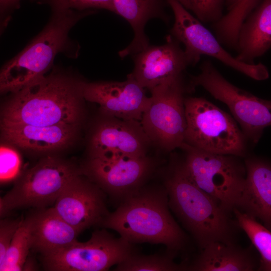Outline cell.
<instances>
[{"label":"cell","mask_w":271,"mask_h":271,"mask_svg":"<svg viewBox=\"0 0 271 271\" xmlns=\"http://www.w3.org/2000/svg\"><path fill=\"white\" fill-rule=\"evenodd\" d=\"M82 80L70 70L53 67L50 73L11 93L0 112V126H80L84 116Z\"/></svg>","instance_id":"cell-1"},{"label":"cell","mask_w":271,"mask_h":271,"mask_svg":"<svg viewBox=\"0 0 271 271\" xmlns=\"http://www.w3.org/2000/svg\"><path fill=\"white\" fill-rule=\"evenodd\" d=\"M160 173L169 207L200 249L214 241L236 242L240 228L236 220L196 184L183 158H172Z\"/></svg>","instance_id":"cell-2"},{"label":"cell","mask_w":271,"mask_h":271,"mask_svg":"<svg viewBox=\"0 0 271 271\" xmlns=\"http://www.w3.org/2000/svg\"><path fill=\"white\" fill-rule=\"evenodd\" d=\"M101 225L116 231L132 244H163L177 252L185 248L187 235L171 215L163 184H145L120 202Z\"/></svg>","instance_id":"cell-3"},{"label":"cell","mask_w":271,"mask_h":271,"mask_svg":"<svg viewBox=\"0 0 271 271\" xmlns=\"http://www.w3.org/2000/svg\"><path fill=\"white\" fill-rule=\"evenodd\" d=\"M94 13L92 10L51 8L44 29L0 69V95L16 92L45 75L59 53L76 58L80 46L69 33L79 21Z\"/></svg>","instance_id":"cell-4"},{"label":"cell","mask_w":271,"mask_h":271,"mask_svg":"<svg viewBox=\"0 0 271 271\" xmlns=\"http://www.w3.org/2000/svg\"><path fill=\"white\" fill-rule=\"evenodd\" d=\"M184 143L207 152L244 158L247 140L233 117L203 97H185Z\"/></svg>","instance_id":"cell-5"},{"label":"cell","mask_w":271,"mask_h":271,"mask_svg":"<svg viewBox=\"0 0 271 271\" xmlns=\"http://www.w3.org/2000/svg\"><path fill=\"white\" fill-rule=\"evenodd\" d=\"M179 148L184 153V162L196 184L230 215L246 177L244 158L207 152L184 143Z\"/></svg>","instance_id":"cell-6"},{"label":"cell","mask_w":271,"mask_h":271,"mask_svg":"<svg viewBox=\"0 0 271 271\" xmlns=\"http://www.w3.org/2000/svg\"><path fill=\"white\" fill-rule=\"evenodd\" d=\"M200 73L191 76L188 87L192 92L201 86L225 104L246 138L253 144L259 141L271 124V102L240 89L224 78L209 60L200 66Z\"/></svg>","instance_id":"cell-7"},{"label":"cell","mask_w":271,"mask_h":271,"mask_svg":"<svg viewBox=\"0 0 271 271\" xmlns=\"http://www.w3.org/2000/svg\"><path fill=\"white\" fill-rule=\"evenodd\" d=\"M148 106L140 120L151 145L165 152L179 148L186 128L184 94L189 92L182 75L150 91Z\"/></svg>","instance_id":"cell-8"},{"label":"cell","mask_w":271,"mask_h":271,"mask_svg":"<svg viewBox=\"0 0 271 271\" xmlns=\"http://www.w3.org/2000/svg\"><path fill=\"white\" fill-rule=\"evenodd\" d=\"M81 173L74 165L48 156L27 170L3 198V215L26 207L45 208L54 204L68 182Z\"/></svg>","instance_id":"cell-9"},{"label":"cell","mask_w":271,"mask_h":271,"mask_svg":"<svg viewBox=\"0 0 271 271\" xmlns=\"http://www.w3.org/2000/svg\"><path fill=\"white\" fill-rule=\"evenodd\" d=\"M174 15L171 35L184 46L189 65H194L202 55L218 59L225 65L258 81L268 78L269 72L261 63L246 64L226 51L217 38L177 0H166Z\"/></svg>","instance_id":"cell-10"},{"label":"cell","mask_w":271,"mask_h":271,"mask_svg":"<svg viewBox=\"0 0 271 271\" xmlns=\"http://www.w3.org/2000/svg\"><path fill=\"white\" fill-rule=\"evenodd\" d=\"M134 250L132 244L105 229L93 232L84 242L42 255L44 268L50 271H104L124 260Z\"/></svg>","instance_id":"cell-11"},{"label":"cell","mask_w":271,"mask_h":271,"mask_svg":"<svg viewBox=\"0 0 271 271\" xmlns=\"http://www.w3.org/2000/svg\"><path fill=\"white\" fill-rule=\"evenodd\" d=\"M159 165L148 155L132 157L106 154L89 157L81 173L120 202L145 185Z\"/></svg>","instance_id":"cell-12"},{"label":"cell","mask_w":271,"mask_h":271,"mask_svg":"<svg viewBox=\"0 0 271 271\" xmlns=\"http://www.w3.org/2000/svg\"><path fill=\"white\" fill-rule=\"evenodd\" d=\"M52 207L80 233L93 225H101L110 213L104 192L81 173L68 182Z\"/></svg>","instance_id":"cell-13"},{"label":"cell","mask_w":271,"mask_h":271,"mask_svg":"<svg viewBox=\"0 0 271 271\" xmlns=\"http://www.w3.org/2000/svg\"><path fill=\"white\" fill-rule=\"evenodd\" d=\"M100 113L89 141V157L106 154L132 157L148 155L151 144L140 121Z\"/></svg>","instance_id":"cell-14"},{"label":"cell","mask_w":271,"mask_h":271,"mask_svg":"<svg viewBox=\"0 0 271 271\" xmlns=\"http://www.w3.org/2000/svg\"><path fill=\"white\" fill-rule=\"evenodd\" d=\"M80 88L84 100L98 104L100 112L121 119L140 121L149 104L145 89L129 75L121 82L82 80Z\"/></svg>","instance_id":"cell-15"},{"label":"cell","mask_w":271,"mask_h":271,"mask_svg":"<svg viewBox=\"0 0 271 271\" xmlns=\"http://www.w3.org/2000/svg\"><path fill=\"white\" fill-rule=\"evenodd\" d=\"M133 55L134 68L128 74L150 91L182 75L189 65L184 49L172 36L160 46H150Z\"/></svg>","instance_id":"cell-16"},{"label":"cell","mask_w":271,"mask_h":271,"mask_svg":"<svg viewBox=\"0 0 271 271\" xmlns=\"http://www.w3.org/2000/svg\"><path fill=\"white\" fill-rule=\"evenodd\" d=\"M80 126L57 124L37 126L16 124L0 126L1 139L35 153H50L65 149L76 141Z\"/></svg>","instance_id":"cell-17"},{"label":"cell","mask_w":271,"mask_h":271,"mask_svg":"<svg viewBox=\"0 0 271 271\" xmlns=\"http://www.w3.org/2000/svg\"><path fill=\"white\" fill-rule=\"evenodd\" d=\"M246 177L234 207L271 228V166L257 157L244 158Z\"/></svg>","instance_id":"cell-18"},{"label":"cell","mask_w":271,"mask_h":271,"mask_svg":"<svg viewBox=\"0 0 271 271\" xmlns=\"http://www.w3.org/2000/svg\"><path fill=\"white\" fill-rule=\"evenodd\" d=\"M189 271H254L259 265L252 246L243 247L236 242L210 243L188 263Z\"/></svg>","instance_id":"cell-19"},{"label":"cell","mask_w":271,"mask_h":271,"mask_svg":"<svg viewBox=\"0 0 271 271\" xmlns=\"http://www.w3.org/2000/svg\"><path fill=\"white\" fill-rule=\"evenodd\" d=\"M271 47V0H262L239 30L236 49L238 61L255 64L254 60Z\"/></svg>","instance_id":"cell-20"},{"label":"cell","mask_w":271,"mask_h":271,"mask_svg":"<svg viewBox=\"0 0 271 271\" xmlns=\"http://www.w3.org/2000/svg\"><path fill=\"white\" fill-rule=\"evenodd\" d=\"M32 227V248L46 255L76 241L80 232L54 211L42 208L29 217Z\"/></svg>","instance_id":"cell-21"},{"label":"cell","mask_w":271,"mask_h":271,"mask_svg":"<svg viewBox=\"0 0 271 271\" xmlns=\"http://www.w3.org/2000/svg\"><path fill=\"white\" fill-rule=\"evenodd\" d=\"M115 13L125 19L130 25L134 37L130 44L118 52L124 58L133 55L149 45L145 32L147 23L151 19L158 18L165 22L168 17L165 13L163 0H112Z\"/></svg>","instance_id":"cell-22"},{"label":"cell","mask_w":271,"mask_h":271,"mask_svg":"<svg viewBox=\"0 0 271 271\" xmlns=\"http://www.w3.org/2000/svg\"><path fill=\"white\" fill-rule=\"evenodd\" d=\"M232 213L240 229L250 239L259 253V265L257 271L271 270V232L256 221L253 217L234 207Z\"/></svg>","instance_id":"cell-23"},{"label":"cell","mask_w":271,"mask_h":271,"mask_svg":"<svg viewBox=\"0 0 271 271\" xmlns=\"http://www.w3.org/2000/svg\"><path fill=\"white\" fill-rule=\"evenodd\" d=\"M178 252L167 250L164 253L150 255L133 252L117 264L118 271H186L187 262L177 263L174 261Z\"/></svg>","instance_id":"cell-24"},{"label":"cell","mask_w":271,"mask_h":271,"mask_svg":"<svg viewBox=\"0 0 271 271\" xmlns=\"http://www.w3.org/2000/svg\"><path fill=\"white\" fill-rule=\"evenodd\" d=\"M32 244L31 223L28 218L21 221L16 230L0 271L23 270Z\"/></svg>","instance_id":"cell-25"},{"label":"cell","mask_w":271,"mask_h":271,"mask_svg":"<svg viewBox=\"0 0 271 271\" xmlns=\"http://www.w3.org/2000/svg\"><path fill=\"white\" fill-rule=\"evenodd\" d=\"M186 9L191 11L201 22L215 23L222 16L224 0H177Z\"/></svg>","instance_id":"cell-26"},{"label":"cell","mask_w":271,"mask_h":271,"mask_svg":"<svg viewBox=\"0 0 271 271\" xmlns=\"http://www.w3.org/2000/svg\"><path fill=\"white\" fill-rule=\"evenodd\" d=\"M21 159L14 149L0 147V182H7L17 178L21 167Z\"/></svg>","instance_id":"cell-27"},{"label":"cell","mask_w":271,"mask_h":271,"mask_svg":"<svg viewBox=\"0 0 271 271\" xmlns=\"http://www.w3.org/2000/svg\"><path fill=\"white\" fill-rule=\"evenodd\" d=\"M51 8L85 11L103 9L115 13L112 0H45Z\"/></svg>","instance_id":"cell-28"},{"label":"cell","mask_w":271,"mask_h":271,"mask_svg":"<svg viewBox=\"0 0 271 271\" xmlns=\"http://www.w3.org/2000/svg\"><path fill=\"white\" fill-rule=\"evenodd\" d=\"M20 221L8 219L0 221V267L4 261L12 237Z\"/></svg>","instance_id":"cell-29"},{"label":"cell","mask_w":271,"mask_h":271,"mask_svg":"<svg viewBox=\"0 0 271 271\" xmlns=\"http://www.w3.org/2000/svg\"><path fill=\"white\" fill-rule=\"evenodd\" d=\"M21 0H0V15H11L20 6Z\"/></svg>","instance_id":"cell-30"},{"label":"cell","mask_w":271,"mask_h":271,"mask_svg":"<svg viewBox=\"0 0 271 271\" xmlns=\"http://www.w3.org/2000/svg\"><path fill=\"white\" fill-rule=\"evenodd\" d=\"M11 19V15H0V36L7 27Z\"/></svg>","instance_id":"cell-31"},{"label":"cell","mask_w":271,"mask_h":271,"mask_svg":"<svg viewBox=\"0 0 271 271\" xmlns=\"http://www.w3.org/2000/svg\"><path fill=\"white\" fill-rule=\"evenodd\" d=\"M242 0H226V5L227 10L229 11L234 7L236 4Z\"/></svg>","instance_id":"cell-32"},{"label":"cell","mask_w":271,"mask_h":271,"mask_svg":"<svg viewBox=\"0 0 271 271\" xmlns=\"http://www.w3.org/2000/svg\"><path fill=\"white\" fill-rule=\"evenodd\" d=\"M3 216V204H2V198L0 196V217Z\"/></svg>","instance_id":"cell-33"}]
</instances>
